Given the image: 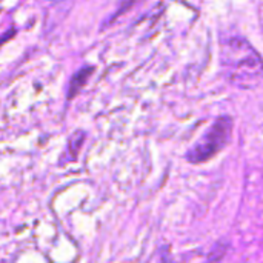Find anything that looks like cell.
<instances>
[{
    "mask_svg": "<svg viewBox=\"0 0 263 263\" xmlns=\"http://www.w3.org/2000/svg\"><path fill=\"white\" fill-rule=\"evenodd\" d=\"M220 46V66L225 79L237 88H256L263 80V59L256 48L240 35L223 39Z\"/></svg>",
    "mask_w": 263,
    "mask_h": 263,
    "instance_id": "obj_1",
    "label": "cell"
},
{
    "mask_svg": "<svg viewBox=\"0 0 263 263\" xmlns=\"http://www.w3.org/2000/svg\"><path fill=\"white\" fill-rule=\"evenodd\" d=\"M233 134V119L230 116H220L206 129V133L188 149L186 160L190 163H203L214 157L225 148Z\"/></svg>",
    "mask_w": 263,
    "mask_h": 263,
    "instance_id": "obj_2",
    "label": "cell"
},
{
    "mask_svg": "<svg viewBox=\"0 0 263 263\" xmlns=\"http://www.w3.org/2000/svg\"><path fill=\"white\" fill-rule=\"evenodd\" d=\"M92 72H94V66L85 65L72 74V77L68 83V94H66L68 100L74 99L82 91V88L85 86V83L88 82V79L91 77Z\"/></svg>",
    "mask_w": 263,
    "mask_h": 263,
    "instance_id": "obj_3",
    "label": "cell"
},
{
    "mask_svg": "<svg viewBox=\"0 0 263 263\" xmlns=\"http://www.w3.org/2000/svg\"><path fill=\"white\" fill-rule=\"evenodd\" d=\"M83 140H85V133H83V131L74 133V134L69 137L68 145H66L65 156L60 157V160H62V159H63V160L68 159V162L76 160V159H77V154H79V151H80V146H82V143H83ZM65 162H66V160H65Z\"/></svg>",
    "mask_w": 263,
    "mask_h": 263,
    "instance_id": "obj_4",
    "label": "cell"
},
{
    "mask_svg": "<svg viewBox=\"0 0 263 263\" xmlns=\"http://www.w3.org/2000/svg\"><path fill=\"white\" fill-rule=\"evenodd\" d=\"M11 34H15V29H12V28H11L6 34H3V42H6V40L9 39V35H11Z\"/></svg>",
    "mask_w": 263,
    "mask_h": 263,
    "instance_id": "obj_5",
    "label": "cell"
}]
</instances>
